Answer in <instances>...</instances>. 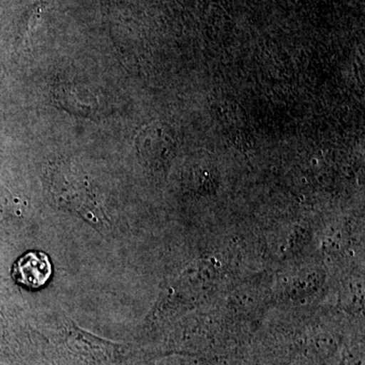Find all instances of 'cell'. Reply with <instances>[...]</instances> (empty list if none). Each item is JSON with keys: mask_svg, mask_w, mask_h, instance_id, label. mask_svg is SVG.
<instances>
[{"mask_svg": "<svg viewBox=\"0 0 365 365\" xmlns=\"http://www.w3.org/2000/svg\"><path fill=\"white\" fill-rule=\"evenodd\" d=\"M49 173L50 192L60 206L74 209L83 215L98 212L90 185L79 173L66 163L54 165Z\"/></svg>", "mask_w": 365, "mask_h": 365, "instance_id": "1", "label": "cell"}, {"mask_svg": "<svg viewBox=\"0 0 365 365\" xmlns=\"http://www.w3.org/2000/svg\"><path fill=\"white\" fill-rule=\"evenodd\" d=\"M68 345L81 356L95 362L113 361L120 353L119 345L101 339L78 328L72 329L69 332Z\"/></svg>", "mask_w": 365, "mask_h": 365, "instance_id": "3", "label": "cell"}, {"mask_svg": "<svg viewBox=\"0 0 365 365\" xmlns=\"http://www.w3.org/2000/svg\"><path fill=\"white\" fill-rule=\"evenodd\" d=\"M52 275V264L44 252L29 251L13 265L11 277L16 283L31 289L44 287Z\"/></svg>", "mask_w": 365, "mask_h": 365, "instance_id": "2", "label": "cell"}]
</instances>
